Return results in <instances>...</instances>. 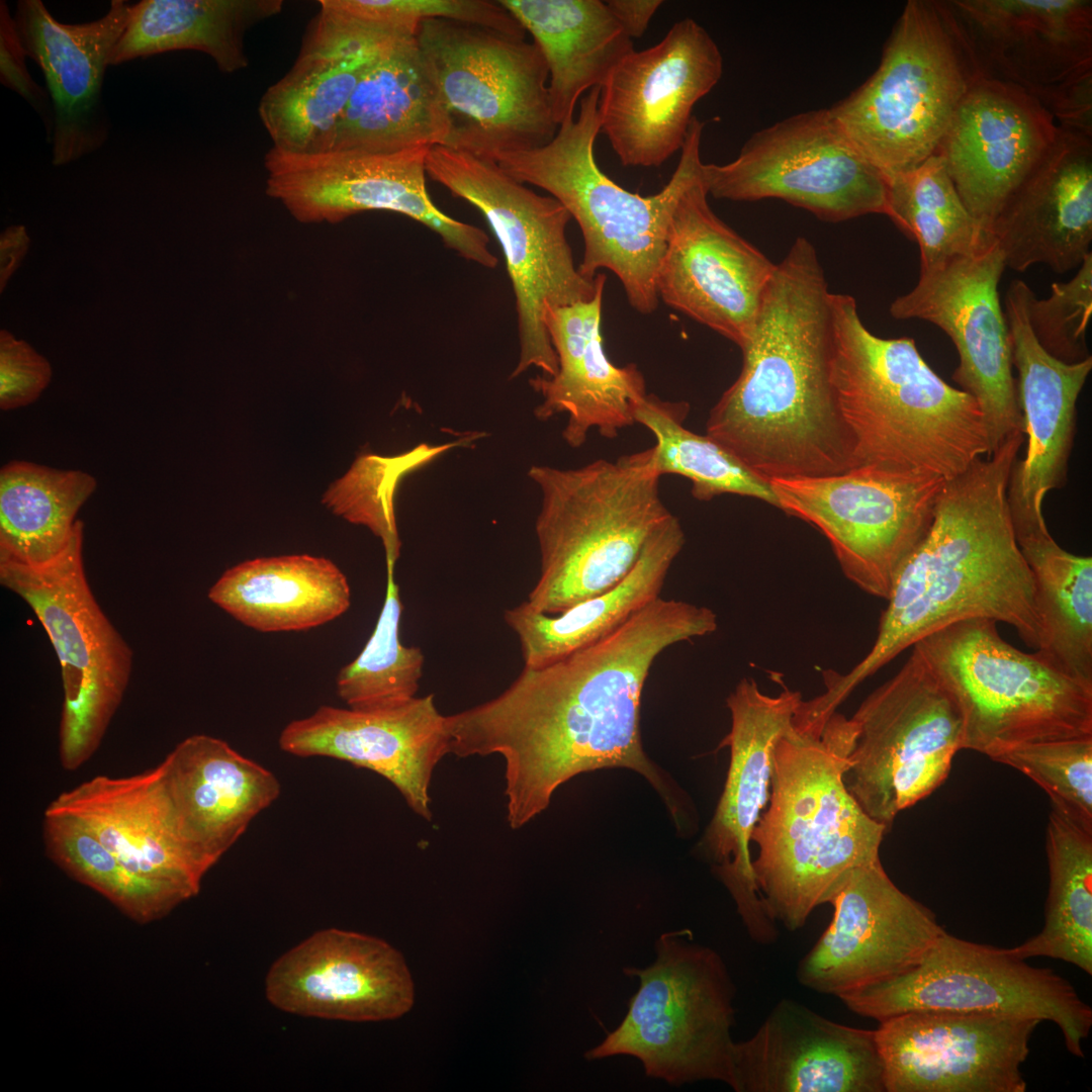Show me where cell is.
<instances>
[{"label":"cell","mask_w":1092,"mask_h":1092,"mask_svg":"<svg viewBox=\"0 0 1092 1092\" xmlns=\"http://www.w3.org/2000/svg\"><path fill=\"white\" fill-rule=\"evenodd\" d=\"M427 174L454 196L477 208L503 251L512 282L520 356L510 378L531 367L551 377L557 357L545 325L548 309L588 301L605 287L606 275L585 278L575 267L566 228L569 212L506 173L494 161L434 146Z\"/></svg>","instance_id":"10"},{"label":"cell","mask_w":1092,"mask_h":1092,"mask_svg":"<svg viewBox=\"0 0 1092 1092\" xmlns=\"http://www.w3.org/2000/svg\"><path fill=\"white\" fill-rule=\"evenodd\" d=\"M281 0H143L114 46L109 65L193 50L208 55L223 73L248 66L245 36L282 10Z\"/></svg>","instance_id":"41"},{"label":"cell","mask_w":1092,"mask_h":1092,"mask_svg":"<svg viewBox=\"0 0 1092 1092\" xmlns=\"http://www.w3.org/2000/svg\"><path fill=\"white\" fill-rule=\"evenodd\" d=\"M853 1013L879 1022L911 1011L994 1012L1049 1020L1067 1050L1083 1058L1092 1009L1074 986L1048 968L959 938L945 930L904 974L838 997Z\"/></svg>","instance_id":"14"},{"label":"cell","mask_w":1092,"mask_h":1092,"mask_svg":"<svg viewBox=\"0 0 1092 1092\" xmlns=\"http://www.w3.org/2000/svg\"><path fill=\"white\" fill-rule=\"evenodd\" d=\"M1031 288L1022 280L1010 283L1005 294L1012 365L1017 397L1027 436L1026 453L1016 460L1008 481L1007 500L1012 522L1043 521L1045 494L1065 486L1072 453L1077 400L1092 369V356L1067 363L1049 354L1035 339L1028 321Z\"/></svg>","instance_id":"32"},{"label":"cell","mask_w":1092,"mask_h":1092,"mask_svg":"<svg viewBox=\"0 0 1092 1092\" xmlns=\"http://www.w3.org/2000/svg\"><path fill=\"white\" fill-rule=\"evenodd\" d=\"M610 12L629 37L639 38L647 30L652 17L662 5L661 0H608Z\"/></svg>","instance_id":"55"},{"label":"cell","mask_w":1092,"mask_h":1092,"mask_svg":"<svg viewBox=\"0 0 1092 1092\" xmlns=\"http://www.w3.org/2000/svg\"><path fill=\"white\" fill-rule=\"evenodd\" d=\"M450 123L416 33L401 34L368 64L325 151L390 153L446 146Z\"/></svg>","instance_id":"37"},{"label":"cell","mask_w":1092,"mask_h":1092,"mask_svg":"<svg viewBox=\"0 0 1092 1092\" xmlns=\"http://www.w3.org/2000/svg\"><path fill=\"white\" fill-rule=\"evenodd\" d=\"M856 735L854 721L835 712L821 732L792 723L775 747L752 869L765 912L791 931L830 903L851 871L880 860L888 829L843 780Z\"/></svg>","instance_id":"4"},{"label":"cell","mask_w":1092,"mask_h":1092,"mask_svg":"<svg viewBox=\"0 0 1092 1092\" xmlns=\"http://www.w3.org/2000/svg\"><path fill=\"white\" fill-rule=\"evenodd\" d=\"M740 349V374L712 407L706 435L766 482L850 470L832 383L831 292L806 238L776 265Z\"/></svg>","instance_id":"2"},{"label":"cell","mask_w":1092,"mask_h":1092,"mask_svg":"<svg viewBox=\"0 0 1092 1092\" xmlns=\"http://www.w3.org/2000/svg\"><path fill=\"white\" fill-rule=\"evenodd\" d=\"M829 904L832 919L796 977L837 998L911 970L944 931L929 908L896 886L881 860L851 871Z\"/></svg>","instance_id":"23"},{"label":"cell","mask_w":1092,"mask_h":1092,"mask_svg":"<svg viewBox=\"0 0 1092 1092\" xmlns=\"http://www.w3.org/2000/svg\"><path fill=\"white\" fill-rule=\"evenodd\" d=\"M83 523L53 560H0V581L34 612L62 667L59 756L73 771L97 750L127 688L132 651L102 612L83 562Z\"/></svg>","instance_id":"13"},{"label":"cell","mask_w":1092,"mask_h":1092,"mask_svg":"<svg viewBox=\"0 0 1092 1092\" xmlns=\"http://www.w3.org/2000/svg\"><path fill=\"white\" fill-rule=\"evenodd\" d=\"M945 3L984 77L1021 89L1060 126L1091 135V1Z\"/></svg>","instance_id":"18"},{"label":"cell","mask_w":1092,"mask_h":1092,"mask_svg":"<svg viewBox=\"0 0 1092 1092\" xmlns=\"http://www.w3.org/2000/svg\"><path fill=\"white\" fill-rule=\"evenodd\" d=\"M990 758L1024 774L1052 808L1092 829V736L1020 744Z\"/></svg>","instance_id":"50"},{"label":"cell","mask_w":1092,"mask_h":1092,"mask_svg":"<svg viewBox=\"0 0 1092 1092\" xmlns=\"http://www.w3.org/2000/svg\"><path fill=\"white\" fill-rule=\"evenodd\" d=\"M736 1092H886L875 1030L841 1024L789 998L735 1041Z\"/></svg>","instance_id":"31"},{"label":"cell","mask_w":1092,"mask_h":1092,"mask_svg":"<svg viewBox=\"0 0 1092 1092\" xmlns=\"http://www.w3.org/2000/svg\"><path fill=\"white\" fill-rule=\"evenodd\" d=\"M803 701L797 691L762 693L753 678L740 679L727 698L731 729L721 745L730 763L704 843L715 872L732 895L750 937L767 944L778 937L754 879L749 844L769 799L774 750L792 726Z\"/></svg>","instance_id":"24"},{"label":"cell","mask_w":1092,"mask_h":1092,"mask_svg":"<svg viewBox=\"0 0 1092 1092\" xmlns=\"http://www.w3.org/2000/svg\"><path fill=\"white\" fill-rule=\"evenodd\" d=\"M604 288L588 301L547 310L545 325L558 368L551 377L538 375L529 380L542 396L535 417L546 421L566 415L562 438L572 448L582 446L592 430L605 438L617 437L635 424V410L647 395L638 367L617 366L604 350Z\"/></svg>","instance_id":"35"},{"label":"cell","mask_w":1092,"mask_h":1092,"mask_svg":"<svg viewBox=\"0 0 1092 1092\" xmlns=\"http://www.w3.org/2000/svg\"><path fill=\"white\" fill-rule=\"evenodd\" d=\"M946 479L855 468L768 481L777 508L821 532L845 577L884 600L931 527Z\"/></svg>","instance_id":"16"},{"label":"cell","mask_w":1092,"mask_h":1092,"mask_svg":"<svg viewBox=\"0 0 1092 1092\" xmlns=\"http://www.w3.org/2000/svg\"><path fill=\"white\" fill-rule=\"evenodd\" d=\"M541 52L548 69L552 115L574 117L582 94L601 87L634 50L605 1L499 0Z\"/></svg>","instance_id":"40"},{"label":"cell","mask_w":1092,"mask_h":1092,"mask_svg":"<svg viewBox=\"0 0 1092 1092\" xmlns=\"http://www.w3.org/2000/svg\"><path fill=\"white\" fill-rule=\"evenodd\" d=\"M688 414V402L663 401L653 394H647L635 410V423L648 429L655 439L653 461L659 474L688 478L698 500L730 493L777 508L769 483L709 436L687 429L684 421Z\"/></svg>","instance_id":"46"},{"label":"cell","mask_w":1092,"mask_h":1092,"mask_svg":"<svg viewBox=\"0 0 1092 1092\" xmlns=\"http://www.w3.org/2000/svg\"><path fill=\"white\" fill-rule=\"evenodd\" d=\"M528 476L541 493L540 572L525 602L539 613L561 614L615 586L672 516L652 447L576 468L533 465Z\"/></svg>","instance_id":"7"},{"label":"cell","mask_w":1092,"mask_h":1092,"mask_svg":"<svg viewBox=\"0 0 1092 1092\" xmlns=\"http://www.w3.org/2000/svg\"><path fill=\"white\" fill-rule=\"evenodd\" d=\"M684 545V529L672 515L648 538L630 572L609 590L558 615L539 613L526 602L506 610L524 667H543L597 642L657 600Z\"/></svg>","instance_id":"38"},{"label":"cell","mask_w":1092,"mask_h":1092,"mask_svg":"<svg viewBox=\"0 0 1092 1092\" xmlns=\"http://www.w3.org/2000/svg\"><path fill=\"white\" fill-rule=\"evenodd\" d=\"M723 57L695 19L633 51L600 87L601 132L624 166L659 167L681 150L695 105L720 81Z\"/></svg>","instance_id":"21"},{"label":"cell","mask_w":1092,"mask_h":1092,"mask_svg":"<svg viewBox=\"0 0 1092 1092\" xmlns=\"http://www.w3.org/2000/svg\"><path fill=\"white\" fill-rule=\"evenodd\" d=\"M1041 1021L994 1012L911 1011L875 1030L886 1092H1025L1021 1066Z\"/></svg>","instance_id":"22"},{"label":"cell","mask_w":1092,"mask_h":1092,"mask_svg":"<svg viewBox=\"0 0 1092 1092\" xmlns=\"http://www.w3.org/2000/svg\"><path fill=\"white\" fill-rule=\"evenodd\" d=\"M387 569L383 606L362 651L343 666L336 691L348 708L379 710L400 706L416 697L423 674L424 654L399 640L401 602L394 568Z\"/></svg>","instance_id":"48"},{"label":"cell","mask_w":1092,"mask_h":1092,"mask_svg":"<svg viewBox=\"0 0 1092 1092\" xmlns=\"http://www.w3.org/2000/svg\"><path fill=\"white\" fill-rule=\"evenodd\" d=\"M1045 850L1050 884L1043 927L1008 950L1021 960H1060L1092 975V829L1052 808Z\"/></svg>","instance_id":"44"},{"label":"cell","mask_w":1092,"mask_h":1092,"mask_svg":"<svg viewBox=\"0 0 1092 1092\" xmlns=\"http://www.w3.org/2000/svg\"><path fill=\"white\" fill-rule=\"evenodd\" d=\"M1048 298L1032 293L1027 314L1040 346L1055 358L1076 363L1090 357L1086 332L1092 315V253L1067 282H1054Z\"/></svg>","instance_id":"51"},{"label":"cell","mask_w":1092,"mask_h":1092,"mask_svg":"<svg viewBox=\"0 0 1092 1092\" xmlns=\"http://www.w3.org/2000/svg\"><path fill=\"white\" fill-rule=\"evenodd\" d=\"M97 486L93 475L23 460L0 470V560L44 564L70 544L77 514Z\"/></svg>","instance_id":"43"},{"label":"cell","mask_w":1092,"mask_h":1092,"mask_svg":"<svg viewBox=\"0 0 1092 1092\" xmlns=\"http://www.w3.org/2000/svg\"><path fill=\"white\" fill-rule=\"evenodd\" d=\"M857 735L843 780L863 811L889 830L896 816L947 779L963 749L959 705L917 647L851 717Z\"/></svg>","instance_id":"15"},{"label":"cell","mask_w":1092,"mask_h":1092,"mask_svg":"<svg viewBox=\"0 0 1092 1092\" xmlns=\"http://www.w3.org/2000/svg\"><path fill=\"white\" fill-rule=\"evenodd\" d=\"M1058 131L1054 116L1021 89L983 75L972 84L937 154L966 207L989 235Z\"/></svg>","instance_id":"26"},{"label":"cell","mask_w":1092,"mask_h":1092,"mask_svg":"<svg viewBox=\"0 0 1092 1092\" xmlns=\"http://www.w3.org/2000/svg\"><path fill=\"white\" fill-rule=\"evenodd\" d=\"M717 627L711 609L659 597L608 636L524 667L498 696L446 716L451 753L503 757L512 829L542 813L572 778L611 767L642 775L677 820L673 790L642 747V692L662 651Z\"/></svg>","instance_id":"1"},{"label":"cell","mask_w":1092,"mask_h":1092,"mask_svg":"<svg viewBox=\"0 0 1092 1092\" xmlns=\"http://www.w3.org/2000/svg\"><path fill=\"white\" fill-rule=\"evenodd\" d=\"M688 932L662 933L648 967L625 968L639 980L626 1016L588 1060L638 1059L649 1077L679 1086L698 1081L732 1083L735 986L714 949Z\"/></svg>","instance_id":"11"},{"label":"cell","mask_w":1092,"mask_h":1092,"mask_svg":"<svg viewBox=\"0 0 1092 1092\" xmlns=\"http://www.w3.org/2000/svg\"><path fill=\"white\" fill-rule=\"evenodd\" d=\"M291 69L260 99L274 148L325 152L368 64L393 38L417 30L350 15L320 1Z\"/></svg>","instance_id":"27"},{"label":"cell","mask_w":1092,"mask_h":1092,"mask_svg":"<svg viewBox=\"0 0 1092 1092\" xmlns=\"http://www.w3.org/2000/svg\"><path fill=\"white\" fill-rule=\"evenodd\" d=\"M53 371L50 362L29 344L0 332V407L7 412L35 401L47 388Z\"/></svg>","instance_id":"53"},{"label":"cell","mask_w":1092,"mask_h":1092,"mask_svg":"<svg viewBox=\"0 0 1092 1092\" xmlns=\"http://www.w3.org/2000/svg\"><path fill=\"white\" fill-rule=\"evenodd\" d=\"M832 383L852 467L951 479L983 456V414L946 383L911 338L884 339L859 317L855 299L831 293Z\"/></svg>","instance_id":"5"},{"label":"cell","mask_w":1092,"mask_h":1092,"mask_svg":"<svg viewBox=\"0 0 1092 1092\" xmlns=\"http://www.w3.org/2000/svg\"><path fill=\"white\" fill-rule=\"evenodd\" d=\"M990 236L1006 267L1044 264L1056 273L1091 253V135L1059 125L1057 139L995 219Z\"/></svg>","instance_id":"34"},{"label":"cell","mask_w":1092,"mask_h":1092,"mask_svg":"<svg viewBox=\"0 0 1092 1092\" xmlns=\"http://www.w3.org/2000/svg\"><path fill=\"white\" fill-rule=\"evenodd\" d=\"M1033 575L1040 637L1035 653L1062 673L1092 686V558L1064 550L1045 522L1013 525Z\"/></svg>","instance_id":"42"},{"label":"cell","mask_w":1092,"mask_h":1092,"mask_svg":"<svg viewBox=\"0 0 1092 1092\" xmlns=\"http://www.w3.org/2000/svg\"><path fill=\"white\" fill-rule=\"evenodd\" d=\"M134 4L112 0L95 20L68 24L40 0L17 1L13 14L21 43L43 74L53 108L52 164L65 166L107 142L110 120L103 102L110 54Z\"/></svg>","instance_id":"30"},{"label":"cell","mask_w":1092,"mask_h":1092,"mask_svg":"<svg viewBox=\"0 0 1092 1092\" xmlns=\"http://www.w3.org/2000/svg\"><path fill=\"white\" fill-rule=\"evenodd\" d=\"M982 74L945 2L906 3L870 78L829 107L887 178L937 153Z\"/></svg>","instance_id":"8"},{"label":"cell","mask_w":1092,"mask_h":1092,"mask_svg":"<svg viewBox=\"0 0 1092 1092\" xmlns=\"http://www.w3.org/2000/svg\"><path fill=\"white\" fill-rule=\"evenodd\" d=\"M708 195L781 199L838 222L887 213L888 179L855 147L829 108L784 118L752 133L723 165L702 164Z\"/></svg>","instance_id":"17"},{"label":"cell","mask_w":1092,"mask_h":1092,"mask_svg":"<svg viewBox=\"0 0 1092 1092\" xmlns=\"http://www.w3.org/2000/svg\"><path fill=\"white\" fill-rule=\"evenodd\" d=\"M159 766L181 842L204 875L280 795L270 770L205 734L182 740Z\"/></svg>","instance_id":"33"},{"label":"cell","mask_w":1092,"mask_h":1092,"mask_svg":"<svg viewBox=\"0 0 1092 1092\" xmlns=\"http://www.w3.org/2000/svg\"><path fill=\"white\" fill-rule=\"evenodd\" d=\"M208 599L243 625L260 632L303 631L347 612L351 588L330 559L307 554L258 557L228 570Z\"/></svg>","instance_id":"39"},{"label":"cell","mask_w":1092,"mask_h":1092,"mask_svg":"<svg viewBox=\"0 0 1092 1092\" xmlns=\"http://www.w3.org/2000/svg\"><path fill=\"white\" fill-rule=\"evenodd\" d=\"M429 149L291 153L272 147L264 158L266 192L303 223H336L367 210L397 212L433 231L464 259L494 268L487 235L432 201L426 186Z\"/></svg>","instance_id":"19"},{"label":"cell","mask_w":1092,"mask_h":1092,"mask_svg":"<svg viewBox=\"0 0 1092 1092\" xmlns=\"http://www.w3.org/2000/svg\"><path fill=\"white\" fill-rule=\"evenodd\" d=\"M29 246V238L23 225H11L0 237V290L20 265Z\"/></svg>","instance_id":"56"},{"label":"cell","mask_w":1092,"mask_h":1092,"mask_svg":"<svg viewBox=\"0 0 1092 1092\" xmlns=\"http://www.w3.org/2000/svg\"><path fill=\"white\" fill-rule=\"evenodd\" d=\"M279 746L295 756L330 757L372 770L416 814L431 820V781L437 764L451 753V738L446 716L434 696L427 695L379 710L321 706L288 723Z\"/></svg>","instance_id":"29"},{"label":"cell","mask_w":1092,"mask_h":1092,"mask_svg":"<svg viewBox=\"0 0 1092 1092\" xmlns=\"http://www.w3.org/2000/svg\"><path fill=\"white\" fill-rule=\"evenodd\" d=\"M42 838L48 857L68 876L95 890L131 920L147 924L182 902L130 873L75 816L48 806Z\"/></svg>","instance_id":"47"},{"label":"cell","mask_w":1092,"mask_h":1092,"mask_svg":"<svg viewBox=\"0 0 1092 1092\" xmlns=\"http://www.w3.org/2000/svg\"><path fill=\"white\" fill-rule=\"evenodd\" d=\"M443 446L422 445L395 457L365 455L327 493L332 510L351 523L367 527L382 541L386 564L399 556L393 495L402 474L441 454Z\"/></svg>","instance_id":"49"},{"label":"cell","mask_w":1092,"mask_h":1092,"mask_svg":"<svg viewBox=\"0 0 1092 1092\" xmlns=\"http://www.w3.org/2000/svg\"><path fill=\"white\" fill-rule=\"evenodd\" d=\"M599 97L600 87L590 89L579 101L577 116L560 124L546 145L491 160L519 182L547 191L574 218L584 245L577 267L585 278L594 279L601 269L611 271L630 305L648 314L659 302L655 279L671 215L701 172L704 123L693 117L669 181L656 194L642 196L618 185L596 161Z\"/></svg>","instance_id":"6"},{"label":"cell","mask_w":1092,"mask_h":1092,"mask_svg":"<svg viewBox=\"0 0 1092 1092\" xmlns=\"http://www.w3.org/2000/svg\"><path fill=\"white\" fill-rule=\"evenodd\" d=\"M1005 268L1004 255L993 242L977 253L920 270L916 285L890 305L894 318L931 323L953 343L959 365L952 379L983 414L989 456L1012 436L1023 434L1010 333L998 292Z\"/></svg>","instance_id":"20"},{"label":"cell","mask_w":1092,"mask_h":1092,"mask_svg":"<svg viewBox=\"0 0 1092 1092\" xmlns=\"http://www.w3.org/2000/svg\"><path fill=\"white\" fill-rule=\"evenodd\" d=\"M49 805L78 818L142 880L182 903L199 893L205 875L181 842L159 765L124 778L96 776Z\"/></svg>","instance_id":"36"},{"label":"cell","mask_w":1092,"mask_h":1092,"mask_svg":"<svg viewBox=\"0 0 1092 1092\" xmlns=\"http://www.w3.org/2000/svg\"><path fill=\"white\" fill-rule=\"evenodd\" d=\"M269 1002L301 1016L347 1021L397 1018L414 1003L402 956L386 941L324 929L281 956L265 981Z\"/></svg>","instance_id":"28"},{"label":"cell","mask_w":1092,"mask_h":1092,"mask_svg":"<svg viewBox=\"0 0 1092 1092\" xmlns=\"http://www.w3.org/2000/svg\"><path fill=\"white\" fill-rule=\"evenodd\" d=\"M887 179L886 215L918 244L920 270L994 242L961 199L939 154Z\"/></svg>","instance_id":"45"},{"label":"cell","mask_w":1092,"mask_h":1092,"mask_svg":"<svg viewBox=\"0 0 1092 1092\" xmlns=\"http://www.w3.org/2000/svg\"><path fill=\"white\" fill-rule=\"evenodd\" d=\"M994 620L954 622L917 647L960 707L963 749L991 757L1012 746L1092 736V686L1006 642Z\"/></svg>","instance_id":"9"},{"label":"cell","mask_w":1092,"mask_h":1092,"mask_svg":"<svg viewBox=\"0 0 1092 1092\" xmlns=\"http://www.w3.org/2000/svg\"><path fill=\"white\" fill-rule=\"evenodd\" d=\"M26 52L6 1L0 2V81L21 96L41 118L48 142L53 131V108L48 90L31 77Z\"/></svg>","instance_id":"54"},{"label":"cell","mask_w":1092,"mask_h":1092,"mask_svg":"<svg viewBox=\"0 0 1092 1092\" xmlns=\"http://www.w3.org/2000/svg\"><path fill=\"white\" fill-rule=\"evenodd\" d=\"M416 36L448 115L445 147L491 160L554 138L548 69L534 42L448 19L422 21Z\"/></svg>","instance_id":"12"},{"label":"cell","mask_w":1092,"mask_h":1092,"mask_svg":"<svg viewBox=\"0 0 1092 1092\" xmlns=\"http://www.w3.org/2000/svg\"><path fill=\"white\" fill-rule=\"evenodd\" d=\"M708 196L700 172L671 215L656 290L666 305L741 348L777 264L722 221Z\"/></svg>","instance_id":"25"},{"label":"cell","mask_w":1092,"mask_h":1092,"mask_svg":"<svg viewBox=\"0 0 1092 1092\" xmlns=\"http://www.w3.org/2000/svg\"><path fill=\"white\" fill-rule=\"evenodd\" d=\"M359 18L417 30L427 19H448L525 38L526 30L499 3L488 0H329Z\"/></svg>","instance_id":"52"},{"label":"cell","mask_w":1092,"mask_h":1092,"mask_svg":"<svg viewBox=\"0 0 1092 1092\" xmlns=\"http://www.w3.org/2000/svg\"><path fill=\"white\" fill-rule=\"evenodd\" d=\"M1024 435L1006 440L947 479L928 534L901 569L876 640L817 696L833 711L866 678L932 632L985 618L1010 625L1034 649L1040 637L1033 575L1017 544L1007 487Z\"/></svg>","instance_id":"3"}]
</instances>
